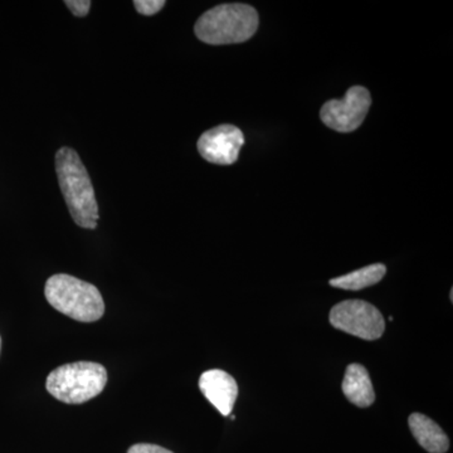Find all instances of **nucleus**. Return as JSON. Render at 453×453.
Here are the masks:
<instances>
[{
  "mask_svg": "<svg viewBox=\"0 0 453 453\" xmlns=\"http://www.w3.org/2000/svg\"><path fill=\"white\" fill-rule=\"evenodd\" d=\"M65 4L73 12V16L79 18L88 16L91 9V2L88 0H65Z\"/></svg>",
  "mask_w": 453,
  "mask_h": 453,
  "instance_id": "nucleus-13",
  "label": "nucleus"
},
{
  "mask_svg": "<svg viewBox=\"0 0 453 453\" xmlns=\"http://www.w3.org/2000/svg\"><path fill=\"white\" fill-rule=\"evenodd\" d=\"M411 431L414 438L429 453H445L449 449V440L443 429L422 413L411 414Z\"/></svg>",
  "mask_w": 453,
  "mask_h": 453,
  "instance_id": "nucleus-9",
  "label": "nucleus"
},
{
  "mask_svg": "<svg viewBox=\"0 0 453 453\" xmlns=\"http://www.w3.org/2000/svg\"><path fill=\"white\" fill-rule=\"evenodd\" d=\"M342 392L348 401L360 408L371 407L375 401L374 388L365 366L350 365L345 371Z\"/></svg>",
  "mask_w": 453,
  "mask_h": 453,
  "instance_id": "nucleus-10",
  "label": "nucleus"
},
{
  "mask_svg": "<svg viewBox=\"0 0 453 453\" xmlns=\"http://www.w3.org/2000/svg\"><path fill=\"white\" fill-rule=\"evenodd\" d=\"M199 388L222 416L231 414L238 396L237 381L231 374L219 369L203 372Z\"/></svg>",
  "mask_w": 453,
  "mask_h": 453,
  "instance_id": "nucleus-8",
  "label": "nucleus"
},
{
  "mask_svg": "<svg viewBox=\"0 0 453 453\" xmlns=\"http://www.w3.org/2000/svg\"><path fill=\"white\" fill-rule=\"evenodd\" d=\"M372 105L371 92L362 86L349 88L342 100H330L321 109V120L330 129L351 133L365 121Z\"/></svg>",
  "mask_w": 453,
  "mask_h": 453,
  "instance_id": "nucleus-6",
  "label": "nucleus"
},
{
  "mask_svg": "<svg viewBox=\"0 0 453 453\" xmlns=\"http://www.w3.org/2000/svg\"><path fill=\"white\" fill-rule=\"evenodd\" d=\"M329 320L335 329L363 340L380 339L386 330L380 310L362 300L342 301L334 306Z\"/></svg>",
  "mask_w": 453,
  "mask_h": 453,
  "instance_id": "nucleus-5",
  "label": "nucleus"
},
{
  "mask_svg": "<svg viewBox=\"0 0 453 453\" xmlns=\"http://www.w3.org/2000/svg\"><path fill=\"white\" fill-rule=\"evenodd\" d=\"M44 295L53 309L81 323H94L105 314V303L96 286L77 277L50 276Z\"/></svg>",
  "mask_w": 453,
  "mask_h": 453,
  "instance_id": "nucleus-3",
  "label": "nucleus"
},
{
  "mask_svg": "<svg viewBox=\"0 0 453 453\" xmlns=\"http://www.w3.org/2000/svg\"><path fill=\"white\" fill-rule=\"evenodd\" d=\"M56 173L74 223L86 229L96 228L100 214L94 186L76 150L64 146L57 151Z\"/></svg>",
  "mask_w": 453,
  "mask_h": 453,
  "instance_id": "nucleus-1",
  "label": "nucleus"
},
{
  "mask_svg": "<svg viewBox=\"0 0 453 453\" xmlns=\"http://www.w3.org/2000/svg\"><path fill=\"white\" fill-rule=\"evenodd\" d=\"M386 273L387 267L383 264H374L348 273V275L330 280V285L333 288H342V290L359 291L369 288V286L377 285L386 276Z\"/></svg>",
  "mask_w": 453,
  "mask_h": 453,
  "instance_id": "nucleus-11",
  "label": "nucleus"
},
{
  "mask_svg": "<svg viewBox=\"0 0 453 453\" xmlns=\"http://www.w3.org/2000/svg\"><path fill=\"white\" fill-rule=\"evenodd\" d=\"M258 14L251 5L231 3L205 12L195 26L198 40L211 46L242 43L257 32Z\"/></svg>",
  "mask_w": 453,
  "mask_h": 453,
  "instance_id": "nucleus-2",
  "label": "nucleus"
},
{
  "mask_svg": "<svg viewBox=\"0 0 453 453\" xmlns=\"http://www.w3.org/2000/svg\"><path fill=\"white\" fill-rule=\"evenodd\" d=\"M0 347H2V340H0Z\"/></svg>",
  "mask_w": 453,
  "mask_h": 453,
  "instance_id": "nucleus-15",
  "label": "nucleus"
},
{
  "mask_svg": "<svg viewBox=\"0 0 453 453\" xmlns=\"http://www.w3.org/2000/svg\"><path fill=\"white\" fill-rule=\"evenodd\" d=\"M127 453H173L169 449H164V447L150 445V443H138L130 447Z\"/></svg>",
  "mask_w": 453,
  "mask_h": 453,
  "instance_id": "nucleus-14",
  "label": "nucleus"
},
{
  "mask_svg": "<svg viewBox=\"0 0 453 453\" xmlns=\"http://www.w3.org/2000/svg\"><path fill=\"white\" fill-rule=\"evenodd\" d=\"M166 3L164 0H135L134 2V7L142 16H154V14L159 13L164 8Z\"/></svg>",
  "mask_w": 453,
  "mask_h": 453,
  "instance_id": "nucleus-12",
  "label": "nucleus"
},
{
  "mask_svg": "<svg viewBox=\"0 0 453 453\" xmlns=\"http://www.w3.org/2000/svg\"><path fill=\"white\" fill-rule=\"evenodd\" d=\"M106 383L105 366L94 362H77L50 372L46 388L57 401L82 404L101 395Z\"/></svg>",
  "mask_w": 453,
  "mask_h": 453,
  "instance_id": "nucleus-4",
  "label": "nucleus"
},
{
  "mask_svg": "<svg viewBox=\"0 0 453 453\" xmlns=\"http://www.w3.org/2000/svg\"><path fill=\"white\" fill-rule=\"evenodd\" d=\"M244 144L242 131L234 125H219L205 131L198 140V151L203 159L217 165H232L238 160Z\"/></svg>",
  "mask_w": 453,
  "mask_h": 453,
  "instance_id": "nucleus-7",
  "label": "nucleus"
}]
</instances>
